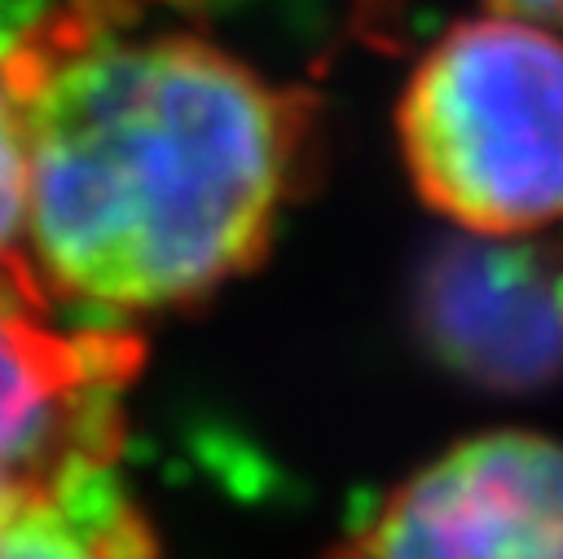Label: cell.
I'll return each mask as SVG.
<instances>
[{
    "label": "cell",
    "instance_id": "cell-8",
    "mask_svg": "<svg viewBox=\"0 0 563 559\" xmlns=\"http://www.w3.org/2000/svg\"><path fill=\"white\" fill-rule=\"evenodd\" d=\"M493 9L528 22H563V0H493Z\"/></svg>",
    "mask_w": 563,
    "mask_h": 559
},
{
    "label": "cell",
    "instance_id": "cell-3",
    "mask_svg": "<svg viewBox=\"0 0 563 559\" xmlns=\"http://www.w3.org/2000/svg\"><path fill=\"white\" fill-rule=\"evenodd\" d=\"M141 339L70 317L26 255L0 264V511L110 471Z\"/></svg>",
    "mask_w": 563,
    "mask_h": 559
},
{
    "label": "cell",
    "instance_id": "cell-7",
    "mask_svg": "<svg viewBox=\"0 0 563 559\" xmlns=\"http://www.w3.org/2000/svg\"><path fill=\"white\" fill-rule=\"evenodd\" d=\"M35 0H0V264L26 233V22Z\"/></svg>",
    "mask_w": 563,
    "mask_h": 559
},
{
    "label": "cell",
    "instance_id": "cell-6",
    "mask_svg": "<svg viewBox=\"0 0 563 559\" xmlns=\"http://www.w3.org/2000/svg\"><path fill=\"white\" fill-rule=\"evenodd\" d=\"M0 559H163L123 480L92 471L0 511Z\"/></svg>",
    "mask_w": 563,
    "mask_h": 559
},
{
    "label": "cell",
    "instance_id": "cell-4",
    "mask_svg": "<svg viewBox=\"0 0 563 559\" xmlns=\"http://www.w3.org/2000/svg\"><path fill=\"white\" fill-rule=\"evenodd\" d=\"M325 559H563V445L471 436L400 480Z\"/></svg>",
    "mask_w": 563,
    "mask_h": 559
},
{
    "label": "cell",
    "instance_id": "cell-2",
    "mask_svg": "<svg viewBox=\"0 0 563 559\" xmlns=\"http://www.w3.org/2000/svg\"><path fill=\"white\" fill-rule=\"evenodd\" d=\"M413 185L466 233L510 238L563 216V40L488 13L453 26L400 97Z\"/></svg>",
    "mask_w": 563,
    "mask_h": 559
},
{
    "label": "cell",
    "instance_id": "cell-1",
    "mask_svg": "<svg viewBox=\"0 0 563 559\" xmlns=\"http://www.w3.org/2000/svg\"><path fill=\"white\" fill-rule=\"evenodd\" d=\"M308 101L123 0L26 22V246L75 308L154 313L246 273L295 189Z\"/></svg>",
    "mask_w": 563,
    "mask_h": 559
},
{
    "label": "cell",
    "instance_id": "cell-5",
    "mask_svg": "<svg viewBox=\"0 0 563 559\" xmlns=\"http://www.w3.org/2000/svg\"><path fill=\"white\" fill-rule=\"evenodd\" d=\"M422 348L488 392H537L563 370V268L484 233L427 251L413 282Z\"/></svg>",
    "mask_w": 563,
    "mask_h": 559
}]
</instances>
